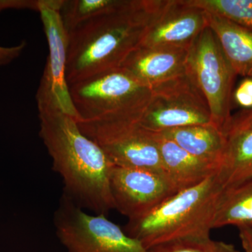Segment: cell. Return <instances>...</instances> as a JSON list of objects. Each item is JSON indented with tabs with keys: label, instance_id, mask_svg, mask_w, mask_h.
<instances>
[{
	"label": "cell",
	"instance_id": "7402d4cb",
	"mask_svg": "<svg viewBox=\"0 0 252 252\" xmlns=\"http://www.w3.org/2000/svg\"><path fill=\"white\" fill-rule=\"evenodd\" d=\"M235 103L244 109L252 108V79L245 78L233 93Z\"/></svg>",
	"mask_w": 252,
	"mask_h": 252
},
{
	"label": "cell",
	"instance_id": "52a82bcc",
	"mask_svg": "<svg viewBox=\"0 0 252 252\" xmlns=\"http://www.w3.org/2000/svg\"><path fill=\"white\" fill-rule=\"evenodd\" d=\"M187 69L206 99L212 122L224 130L232 116L231 100L237 74L209 26L189 49Z\"/></svg>",
	"mask_w": 252,
	"mask_h": 252
},
{
	"label": "cell",
	"instance_id": "7a4b0ae2",
	"mask_svg": "<svg viewBox=\"0 0 252 252\" xmlns=\"http://www.w3.org/2000/svg\"><path fill=\"white\" fill-rule=\"evenodd\" d=\"M165 0H122L69 32L68 85L122 67L140 46Z\"/></svg>",
	"mask_w": 252,
	"mask_h": 252
},
{
	"label": "cell",
	"instance_id": "277c9868",
	"mask_svg": "<svg viewBox=\"0 0 252 252\" xmlns=\"http://www.w3.org/2000/svg\"><path fill=\"white\" fill-rule=\"evenodd\" d=\"M79 122H139L152 89L120 67L69 86Z\"/></svg>",
	"mask_w": 252,
	"mask_h": 252
},
{
	"label": "cell",
	"instance_id": "d6986e66",
	"mask_svg": "<svg viewBox=\"0 0 252 252\" xmlns=\"http://www.w3.org/2000/svg\"><path fill=\"white\" fill-rule=\"evenodd\" d=\"M210 14L227 18L252 31V0H191Z\"/></svg>",
	"mask_w": 252,
	"mask_h": 252
},
{
	"label": "cell",
	"instance_id": "ac0fdd59",
	"mask_svg": "<svg viewBox=\"0 0 252 252\" xmlns=\"http://www.w3.org/2000/svg\"><path fill=\"white\" fill-rule=\"evenodd\" d=\"M122 0H63L61 14L68 33L116 7Z\"/></svg>",
	"mask_w": 252,
	"mask_h": 252
},
{
	"label": "cell",
	"instance_id": "9c48e42d",
	"mask_svg": "<svg viewBox=\"0 0 252 252\" xmlns=\"http://www.w3.org/2000/svg\"><path fill=\"white\" fill-rule=\"evenodd\" d=\"M63 0H39L40 14L49 55L36 93L37 104H49L79 121L71 98L67 71L69 33L63 25L61 11Z\"/></svg>",
	"mask_w": 252,
	"mask_h": 252
},
{
	"label": "cell",
	"instance_id": "3957f363",
	"mask_svg": "<svg viewBox=\"0 0 252 252\" xmlns=\"http://www.w3.org/2000/svg\"><path fill=\"white\" fill-rule=\"evenodd\" d=\"M222 190L216 175L212 176L128 220L124 230L148 250L177 240L210 238Z\"/></svg>",
	"mask_w": 252,
	"mask_h": 252
},
{
	"label": "cell",
	"instance_id": "cb8c5ba5",
	"mask_svg": "<svg viewBox=\"0 0 252 252\" xmlns=\"http://www.w3.org/2000/svg\"><path fill=\"white\" fill-rule=\"evenodd\" d=\"M39 0H0V12L5 9H32L38 11Z\"/></svg>",
	"mask_w": 252,
	"mask_h": 252
},
{
	"label": "cell",
	"instance_id": "ba28073f",
	"mask_svg": "<svg viewBox=\"0 0 252 252\" xmlns=\"http://www.w3.org/2000/svg\"><path fill=\"white\" fill-rule=\"evenodd\" d=\"M78 125L84 135L98 144L114 165L164 174L155 134L138 122H79Z\"/></svg>",
	"mask_w": 252,
	"mask_h": 252
},
{
	"label": "cell",
	"instance_id": "44dd1931",
	"mask_svg": "<svg viewBox=\"0 0 252 252\" xmlns=\"http://www.w3.org/2000/svg\"><path fill=\"white\" fill-rule=\"evenodd\" d=\"M242 130H252V108L244 109L232 115L223 132L226 136L232 132Z\"/></svg>",
	"mask_w": 252,
	"mask_h": 252
},
{
	"label": "cell",
	"instance_id": "8992f818",
	"mask_svg": "<svg viewBox=\"0 0 252 252\" xmlns=\"http://www.w3.org/2000/svg\"><path fill=\"white\" fill-rule=\"evenodd\" d=\"M152 97L140 120L146 130L160 133L212 122L206 99L188 69L152 86Z\"/></svg>",
	"mask_w": 252,
	"mask_h": 252
},
{
	"label": "cell",
	"instance_id": "d4e9b609",
	"mask_svg": "<svg viewBox=\"0 0 252 252\" xmlns=\"http://www.w3.org/2000/svg\"><path fill=\"white\" fill-rule=\"evenodd\" d=\"M239 237L245 252H252V228H240Z\"/></svg>",
	"mask_w": 252,
	"mask_h": 252
},
{
	"label": "cell",
	"instance_id": "e0dca14e",
	"mask_svg": "<svg viewBox=\"0 0 252 252\" xmlns=\"http://www.w3.org/2000/svg\"><path fill=\"white\" fill-rule=\"evenodd\" d=\"M226 225L252 228V178L222 190L213 228Z\"/></svg>",
	"mask_w": 252,
	"mask_h": 252
},
{
	"label": "cell",
	"instance_id": "2e32d148",
	"mask_svg": "<svg viewBox=\"0 0 252 252\" xmlns=\"http://www.w3.org/2000/svg\"><path fill=\"white\" fill-rule=\"evenodd\" d=\"M217 178L225 189L252 178V130L226 135V144Z\"/></svg>",
	"mask_w": 252,
	"mask_h": 252
},
{
	"label": "cell",
	"instance_id": "6da1fadb",
	"mask_svg": "<svg viewBox=\"0 0 252 252\" xmlns=\"http://www.w3.org/2000/svg\"><path fill=\"white\" fill-rule=\"evenodd\" d=\"M39 136L64 185L63 193L84 210L107 215L115 210L110 189L114 164L83 133L77 120L49 104H37Z\"/></svg>",
	"mask_w": 252,
	"mask_h": 252
},
{
	"label": "cell",
	"instance_id": "9a60e30c",
	"mask_svg": "<svg viewBox=\"0 0 252 252\" xmlns=\"http://www.w3.org/2000/svg\"><path fill=\"white\" fill-rule=\"evenodd\" d=\"M189 154L219 167L226 136L213 123L185 126L160 132Z\"/></svg>",
	"mask_w": 252,
	"mask_h": 252
},
{
	"label": "cell",
	"instance_id": "8fae6325",
	"mask_svg": "<svg viewBox=\"0 0 252 252\" xmlns=\"http://www.w3.org/2000/svg\"><path fill=\"white\" fill-rule=\"evenodd\" d=\"M207 26L206 11L193 4L191 0H165L140 46L189 50Z\"/></svg>",
	"mask_w": 252,
	"mask_h": 252
},
{
	"label": "cell",
	"instance_id": "603a6c76",
	"mask_svg": "<svg viewBox=\"0 0 252 252\" xmlns=\"http://www.w3.org/2000/svg\"><path fill=\"white\" fill-rule=\"evenodd\" d=\"M26 42L23 41L17 46L11 47L0 46V67L9 64L18 59L26 48Z\"/></svg>",
	"mask_w": 252,
	"mask_h": 252
},
{
	"label": "cell",
	"instance_id": "5bb4252c",
	"mask_svg": "<svg viewBox=\"0 0 252 252\" xmlns=\"http://www.w3.org/2000/svg\"><path fill=\"white\" fill-rule=\"evenodd\" d=\"M207 16L235 74L252 79V31L218 15Z\"/></svg>",
	"mask_w": 252,
	"mask_h": 252
},
{
	"label": "cell",
	"instance_id": "7c38bea8",
	"mask_svg": "<svg viewBox=\"0 0 252 252\" xmlns=\"http://www.w3.org/2000/svg\"><path fill=\"white\" fill-rule=\"evenodd\" d=\"M188 51L168 46H139L122 67L144 85L152 88L185 72Z\"/></svg>",
	"mask_w": 252,
	"mask_h": 252
},
{
	"label": "cell",
	"instance_id": "4fadbf2b",
	"mask_svg": "<svg viewBox=\"0 0 252 252\" xmlns=\"http://www.w3.org/2000/svg\"><path fill=\"white\" fill-rule=\"evenodd\" d=\"M154 134L164 174L177 191L216 175L217 165L194 157L165 136Z\"/></svg>",
	"mask_w": 252,
	"mask_h": 252
},
{
	"label": "cell",
	"instance_id": "ffe728a7",
	"mask_svg": "<svg viewBox=\"0 0 252 252\" xmlns=\"http://www.w3.org/2000/svg\"><path fill=\"white\" fill-rule=\"evenodd\" d=\"M149 252H240L233 244L211 238L177 240L149 249Z\"/></svg>",
	"mask_w": 252,
	"mask_h": 252
},
{
	"label": "cell",
	"instance_id": "5b68a950",
	"mask_svg": "<svg viewBox=\"0 0 252 252\" xmlns=\"http://www.w3.org/2000/svg\"><path fill=\"white\" fill-rule=\"evenodd\" d=\"M54 224L67 252H149L107 215H91L63 193Z\"/></svg>",
	"mask_w": 252,
	"mask_h": 252
},
{
	"label": "cell",
	"instance_id": "30bf717a",
	"mask_svg": "<svg viewBox=\"0 0 252 252\" xmlns=\"http://www.w3.org/2000/svg\"><path fill=\"white\" fill-rule=\"evenodd\" d=\"M110 189L115 210L133 220L177 192L160 172L113 165Z\"/></svg>",
	"mask_w": 252,
	"mask_h": 252
}]
</instances>
